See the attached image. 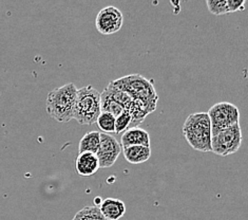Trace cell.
<instances>
[{
	"label": "cell",
	"mask_w": 248,
	"mask_h": 220,
	"mask_svg": "<svg viewBox=\"0 0 248 220\" xmlns=\"http://www.w3.org/2000/svg\"><path fill=\"white\" fill-rule=\"evenodd\" d=\"M113 85L127 92L135 102L140 104L147 115L156 109L158 96L152 80H147L140 74H131L112 81Z\"/></svg>",
	"instance_id": "obj_1"
},
{
	"label": "cell",
	"mask_w": 248,
	"mask_h": 220,
	"mask_svg": "<svg viewBox=\"0 0 248 220\" xmlns=\"http://www.w3.org/2000/svg\"><path fill=\"white\" fill-rule=\"evenodd\" d=\"M78 90L73 83L52 90L46 98V108L48 115L55 121L66 123L74 118V108Z\"/></svg>",
	"instance_id": "obj_2"
},
{
	"label": "cell",
	"mask_w": 248,
	"mask_h": 220,
	"mask_svg": "<svg viewBox=\"0 0 248 220\" xmlns=\"http://www.w3.org/2000/svg\"><path fill=\"white\" fill-rule=\"evenodd\" d=\"M183 135L193 150L212 152L211 122L207 112H197L188 116L183 125Z\"/></svg>",
	"instance_id": "obj_3"
},
{
	"label": "cell",
	"mask_w": 248,
	"mask_h": 220,
	"mask_svg": "<svg viewBox=\"0 0 248 220\" xmlns=\"http://www.w3.org/2000/svg\"><path fill=\"white\" fill-rule=\"evenodd\" d=\"M102 112L100 93L91 85L82 87L78 90L74 118L80 125L95 124Z\"/></svg>",
	"instance_id": "obj_4"
},
{
	"label": "cell",
	"mask_w": 248,
	"mask_h": 220,
	"mask_svg": "<svg viewBox=\"0 0 248 220\" xmlns=\"http://www.w3.org/2000/svg\"><path fill=\"white\" fill-rule=\"evenodd\" d=\"M208 116L211 122L212 136L222 130H225L233 125L240 123V111L234 104L228 102H220L210 107Z\"/></svg>",
	"instance_id": "obj_5"
},
{
	"label": "cell",
	"mask_w": 248,
	"mask_h": 220,
	"mask_svg": "<svg viewBox=\"0 0 248 220\" xmlns=\"http://www.w3.org/2000/svg\"><path fill=\"white\" fill-rule=\"evenodd\" d=\"M243 135L240 123L218 133L211 138V150L217 156L226 157L239 151Z\"/></svg>",
	"instance_id": "obj_6"
},
{
	"label": "cell",
	"mask_w": 248,
	"mask_h": 220,
	"mask_svg": "<svg viewBox=\"0 0 248 220\" xmlns=\"http://www.w3.org/2000/svg\"><path fill=\"white\" fill-rule=\"evenodd\" d=\"M106 90L109 92L110 96L113 98L117 103L121 104L124 107L125 111H128L130 116H131L132 122H131V125H130V128L138 127L140 124L144 122L146 117L148 115L146 114V111L144 110L143 107L140 106V104L135 102V101L130 97L127 92L114 86L112 82L109 83V85L107 88H106Z\"/></svg>",
	"instance_id": "obj_7"
},
{
	"label": "cell",
	"mask_w": 248,
	"mask_h": 220,
	"mask_svg": "<svg viewBox=\"0 0 248 220\" xmlns=\"http://www.w3.org/2000/svg\"><path fill=\"white\" fill-rule=\"evenodd\" d=\"M123 152V147L113 135L100 133V144L96 152L100 169H108L114 165Z\"/></svg>",
	"instance_id": "obj_8"
},
{
	"label": "cell",
	"mask_w": 248,
	"mask_h": 220,
	"mask_svg": "<svg viewBox=\"0 0 248 220\" xmlns=\"http://www.w3.org/2000/svg\"><path fill=\"white\" fill-rule=\"evenodd\" d=\"M124 16L115 7H106L99 11L95 19L97 31L103 35H111L119 32L123 27Z\"/></svg>",
	"instance_id": "obj_9"
},
{
	"label": "cell",
	"mask_w": 248,
	"mask_h": 220,
	"mask_svg": "<svg viewBox=\"0 0 248 220\" xmlns=\"http://www.w3.org/2000/svg\"><path fill=\"white\" fill-rule=\"evenodd\" d=\"M99 169V161L96 153L80 152L75 159V170L79 176H93Z\"/></svg>",
	"instance_id": "obj_10"
},
{
	"label": "cell",
	"mask_w": 248,
	"mask_h": 220,
	"mask_svg": "<svg viewBox=\"0 0 248 220\" xmlns=\"http://www.w3.org/2000/svg\"><path fill=\"white\" fill-rule=\"evenodd\" d=\"M121 145L123 148L135 145L150 147V135L145 129L140 127L129 128L122 135Z\"/></svg>",
	"instance_id": "obj_11"
},
{
	"label": "cell",
	"mask_w": 248,
	"mask_h": 220,
	"mask_svg": "<svg viewBox=\"0 0 248 220\" xmlns=\"http://www.w3.org/2000/svg\"><path fill=\"white\" fill-rule=\"evenodd\" d=\"M100 213L108 220H120L126 213V205L124 201L115 198H107L103 200L99 206Z\"/></svg>",
	"instance_id": "obj_12"
},
{
	"label": "cell",
	"mask_w": 248,
	"mask_h": 220,
	"mask_svg": "<svg viewBox=\"0 0 248 220\" xmlns=\"http://www.w3.org/2000/svg\"><path fill=\"white\" fill-rule=\"evenodd\" d=\"M124 157L129 163L140 164L148 161L151 157V148L141 145L129 146L123 148Z\"/></svg>",
	"instance_id": "obj_13"
},
{
	"label": "cell",
	"mask_w": 248,
	"mask_h": 220,
	"mask_svg": "<svg viewBox=\"0 0 248 220\" xmlns=\"http://www.w3.org/2000/svg\"><path fill=\"white\" fill-rule=\"evenodd\" d=\"M100 144V133L90 132L87 133L79 141L78 152H93L96 153Z\"/></svg>",
	"instance_id": "obj_14"
},
{
	"label": "cell",
	"mask_w": 248,
	"mask_h": 220,
	"mask_svg": "<svg viewBox=\"0 0 248 220\" xmlns=\"http://www.w3.org/2000/svg\"><path fill=\"white\" fill-rule=\"evenodd\" d=\"M100 106H102V111L109 112V114L114 116L115 118L121 116L125 111L124 107L117 103L106 89L100 93Z\"/></svg>",
	"instance_id": "obj_15"
},
{
	"label": "cell",
	"mask_w": 248,
	"mask_h": 220,
	"mask_svg": "<svg viewBox=\"0 0 248 220\" xmlns=\"http://www.w3.org/2000/svg\"><path fill=\"white\" fill-rule=\"evenodd\" d=\"M115 118H116L109 114V112L102 111L97 118L96 124L104 134L110 135L115 133Z\"/></svg>",
	"instance_id": "obj_16"
},
{
	"label": "cell",
	"mask_w": 248,
	"mask_h": 220,
	"mask_svg": "<svg viewBox=\"0 0 248 220\" xmlns=\"http://www.w3.org/2000/svg\"><path fill=\"white\" fill-rule=\"evenodd\" d=\"M72 220H108L105 218L100 213L99 207L97 206H86L81 209L79 212L76 213V215Z\"/></svg>",
	"instance_id": "obj_17"
},
{
	"label": "cell",
	"mask_w": 248,
	"mask_h": 220,
	"mask_svg": "<svg viewBox=\"0 0 248 220\" xmlns=\"http://www.w3.org/2000/svg\"><path fill=\"white\" fill-rule=\"evenodd\" d=\"M208 11L216 16L228 14L227 0H206Z\"/></svg>",
	"instance_id": "obj_18"
},
{
	"label": "cell",
	"mask_w": 248,
	"mask_h": 220,
	"mask_svg": "<svg viewBox=\"0 0 248 220\" xmlns=\"http://www.w3.org/2000/svg\"><path fill=\"white\" fill-rule=\"evenodd\" d=\"M132 118L128 111H124L115 118V134H124L131 125Z\"/></svg>",
	"instance_id": "obj_19"
},
{
	"label": "cell",
	"mask_w": 248,
	"mask_h": 220,
	"mask_svg": "<svg viewBox=\"0 0 248 220\" xmlns=\"http://www.w3.org/2000/svg\"><path fill=\"white\" fill-rule=\"evenodd\" d=\"M245 0H227L228 14L245 10Z\"/></svg>",
	"instance_id": "obj_20"
},
{
	"label": "cell",
	"mask_w": 248,
	"mask_h": 220,
	"mask_svg": "<svg viewBox=\"0 0 248 220\" xmlns=\"http://www.w3.org/2000/svg\"><path fill=\"white\" fill-rule=\"evenodd\" d=\"M102 202H103L102 198H99V197H96L95 199H94V203H95V205H94V206H97V207H98V205H100V204H102Z\"/></svg>",
	"instance_id": "obj_21"
}]
</instances>
